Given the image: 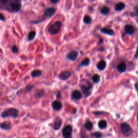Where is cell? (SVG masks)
<instances>
[{"label":"cell","instance_id":"6da1fadb","mask_svg":"<svg viewBox=\"0 0 138 138\" xmlns=\"http://www.w3.org/2000/svg\"><path fill=\"white\" fill-rule=\"evenodd\" d=\"M19 111L18 109L15 108H9V109L5 110L1 113V117L2 118L12 117L16 118L18 115Z\"/></svg>","mask_w":138,"mask_h":138},{"label":"cell","instance_id":"7a4b0ae2","mask_svg":"<svg viewBox=\"0 0 138 138\" xmlns=\"http://www.w3.org/2000/svg\"><path fill=\"white\" fill-rule=\"evenodd\" d=\"M122 132L125 136L129 137L133 133V129L127 123H122L121 125Z\"/></svg>","mask_w":138,"mask_h":138},{"label":"cell","instance_id":"3957f363","mask_svg":"<svg viewBox=\"0 0 138 138\" xmlns=\"http://www.w3.org/2000/svg\"><path fill=\"white\" fill-rule=\"evenodd\" d=\"M62 26V23L61 22L57 21L55 22L52 26L49 28V32L51 35H55L57 34L60 30Z\"/></svg>","mask_w":138,"mask_h":138},{"label":"cell","instance_id":"277c9868","mask_svg":"<svg viewBox=\"0 0 138 138\" xmlns=\"http://www.w3.org/2000/svg\"><path fill=\"white\" fill-rule=\"evenodd\" d=\"M62 133L64 138H71L72 133V126L70 125H67L63 129Z\"/></svg>","mask_w":138,"mask_h":138},{"label":"cell","instance_id":"5b68a950","mask_svg":"<svg viewBox=\"0 0 138 138\" xmlns=\"http://www.w3.org/2000/svg\"><path fill=\"white\" fill-rule=\"evenodd\" d=\"M91 88H92V86L90 85H89L88 86H86V85H83L81 86L82 90L86 96H89V95H90V94H91Z\"/></svg>","mask_w":138,"mask_h":138},{"label":"cell","instance_id":"8992f818","mask_svg":"<svg viewBox=\"0 0 138 138\" xmlns=\"http://www.w3.org/2000/svg\"><path fill=\"white\" fill-rule=\"evenodd\" d=\"M55 12H56V9L54 8H47L44 12V16L47 18H49V17L53 16Z\"/></svg>","mask_w":138,"mask_h":138},{"label":"cell","instance_id":"52a82bcc","mask_svg":"<svg viewBox=\"0 0 138 138\" xmlns=\"http://www.w3.org/2000/svg\"><path fill=\"white\" fill-rule=\"evenodd\" d=\"M71 76V73L69 71H63L61 72V74L59 75V79H61L63 81H65V80H67L68 78Z\"/></svg>","mask_w":138,"mask_h":138},{"label":"cell","instance_id":"ba28073f","mask_svg":"<svg viewBox=\"0 0 138 138\" xmlns=\"http://www.w3.org/2000/svg\"><path fill=\"white\" fill-rule=\"evenodd\" d=\"M78 55V53L76 51H72L70 52V53L67 55V59L70 60V61H74L76 60L77 58Z\"/></svg>","mask_w":138,"mask_h":138},{"label":"cell","instance_id":"9c48e42d","mask_svg":"<svg viewBox=\"0 0 138 138\" xmlns=\"http://www.w3.org/2000/svg\"><path fill=\"white\" fill-rule=\"evenodd\" d=\"M0 128L3 130H8L11 129V124L10 122L5 121L0 124Z\"/></svg>","mask_w":138,"mask_h":138},{"label":"cell","instance_id":"30bf717a","mask_svg":"<svg viewBox=\"0 0 138 138\" xmlns=\"http://www.w3.org/2000/svg\"><path fill=\"white\" fill-rule=\"evenodd\" d=\"M52 106L53 109L56 110V111H60L62 108V104L59 101H55L52 104Z\"/></svg>","mask_w":138,"mask_h":138},{"label":"cell","instance_id":"8fae6325","mask_svg":"<svg viewBox=\"0 0 138 138\" xmlns=\"http://www.w3.org/2000/svg\"><path fill=\"white\" fill-rule=\"evenodd\" d=\"M72 98L74 100H80L82 98V94L78 90H76L72 93Z\"/></svg>","mask_w":138,"mask_h":138},{"label":"cell","instance_id":"7c38bea8","mask_svg":"<svg viewBox=\"0 0 138 138\" xmlns=\"http://www.w3.org/2000/svg\"><path fill=\"white\" fill-rule=\"evenodd\" d=\"M62 120L59 118H57L55 120V121L54 123V128L55 130H58L60 129L61 125H62Z\"/></svg>","mask_w":138,"mask_h":138},{"label":"cell","instance_id":"4fadbf2b","mask_svg":"<svg viewBox=\"0 0 138 138\" xmlns=\"http://www.w3.org/2000/svg\"><path fill=\"white\" fill-rule=\"evenodd\" d=\"M125 30H126L127 33L132 35L134 32L135 29L133 26H131V25H126L125 26Z\"/></svg>","mask_w":138,"mask_h":138},{"label":"cell","instance_id":"5bb4252c","mask_svg":"<svg viewBox=\"0 0 138 138\" xmlns=\"http://www.w3.org/2000/svg\"><path fill=\"white\" fill-rule=\"evenodd\" d=\"M117 69L118 71L121 72H124L126 70V65L125 63H121L119 64L117 66Z\"/></svg>","mask_w":138,"mask_h":138},{"label":"cell","instance_id":"9a60e30c","mask_svg":"<svg viewBox=\"0 0 138 138\" xmlns=\"http://www.w3.org/2000/svg\"><path fill=\"white\" fill-rule=\"evenodd\" d=\"M11 8L13 11H17L21 8V4L19 3H11L10 5Z\"/></svg>","mask_w":138,"mask_h":138},{"label":"cell","instance_id":"2e32d148","mask_svg":"<svg viewBox=\"0 0 138 138\" xmlns=\"http://www.w3.org/2000/svg\"><path fill=\"white\" fill-rule=\"evenodd\" d=\"M42 72L41 70H34L33 71H32L31 73V75L32 77L36 78V77H39L42 75Z\"/></svg>","mask_w":138,"mask_h":138},{"label":"cell","instance_id":"e0dca14e","mask_svg":"<svg viewBox=\"0 0 138 138\" xmlns=\"http://www.w3.org/2000/svg\"><path fill=\"white\" fill-rule=\"evenodd\" d=\"M106 66V63L104 61H101L97 64V67L99 70H103L105 69Z\"/></svg>","mask_w":138,"mask_h":138},{"label":"cell","instance_id":"ac0fdd59","mask_svg":"<svg viewBox=\"0 0 138 138\" xmlns=\"http://www.w3.org/2000/svg\"><path fill=\"white\" fill-rule=\"evenodd\" d=\"M101 32H102V33L108 34L109 35H113L114 34V31L112 30V29H110L109 28H102L101 29Z\"/></svg>","mask_w":138,"mask_h":138},{"label":"cell","instance_id":"d6986e66","mask_svg":"<svg viewBox=\"0 0 138 138\" xmlns=\"http://www.w3.org/2000/svg\"><path fill=\"white\" fill-rule=\"evenodd\" d=\"M125 7V5L124 3L122 2H120V3H118L116 6H115V10L117 11H121L122 10H123L124 9Z\"/></svg>","mask_w":138,"mask_h":138},{"label":"cell","instance_id":"ffe728a7","mask_svg":"<svg viewBox=\"0 0 138 138\" xmlns=\"http://www.w3.org/2000/svg\"><path fill=\"white\" fill-rule=\"evenodd\" d=\"M99 127L101 129H104L107 127V122L105 120H101L98 123Z\"/></svg>","mask_w":138,"mask_h":138},{"label":"cell","instance_id":"44dd1931","mask_svg":"<svg viewBox=\"0 0 138 138\" xmlns=\"http://www.w3.org/2000/svg\"><path fill=\"white\" fill-rule=\"evenodd\" d=\"M90 59L89 58H86L83 61V62L81 63V65H80V66H87L90 64Z\"/></svg>","mask_w":138,"mask_h":138},{"label":"cell","instance_id":"7402d4cb","mask_svg":"<svg viewBox=\"0 0 138 138\" xmlns=\"http://www.w3.org/2000/svg\"><path fill=\"white\" fill-rule=\"evenodd\" d=\"M85 127L88 130H91L93 129V124L91 121H87L85 125Z\"/></svg>","mask_w":138,"mask_h":138},{"label":"cell","instance_id":"603a6c76","mask_svg":"<svg viewBox=\"0 0 138 138\" xmlns=\"http://www.w3.org/2000/svg\"><path fill=\"white\" fill-rule=\"evenodd\" d=\"M44 94V92L43 90H39V91L36 92V93L35 94V96L36 98H41L43 96Z\"/></svg>","mask_w":138,"mask_h":138},{"label":"cell","instance_id":"cb8c5ba5","mask_svg":"<svg viewBox=\"0 0 138 138\" xmlns=\"http://www.w3.org/2000/svg\"><path fill=\"white\" fill-rule=\"evenodd\" d=\"M100 12L103 15H107L110 12V9L107 7H104L102 8Z\"/></svg>","mask_w":138,"mask_h":138},{"label":"cell","instance_id":"d4e9b609","mask_svg":"<svg viewBox=\"0 0 138 138\" xmlns=\"http://www.w3.org/2000/svg\"><path fill=\"white\" fill-rule=\"evenodd\" d=\"M92 22V18L89 16H85L84 18V22L85 24H89Z\"/></svg>","mask_w":138,"mask_h":138},{"label":"cell","instance_id":"484cf974","mask_svg":"<svg viewBox=\"0 0 138 138\" xmlns=\"http://www.w3.org/2000/svg\"><path fill=\"white\" fill-rule=\"evenodd\" d=\"M35 36H36V32L32 31L29 33L28 36V39L29 41H32V40L34 39Z\"/></svg>","mask_w":138,"mask_h":138},{"label":"cell","instance_id":"4316f807","mask_svg":"<svg viewBox=\"0 0 138 138\" xmlns=\"http://www.w3.org/2000/svg\"><path fill=\"white\" fill-rule=\"evenodd\" d=\"M100 76L98 74H94L92 77L93 81L95 83H97L100 81Z\"/></svg>","mask_w":138,"mask_h":138},{"label":"cell","instance_id":"83f0119b","mask_svg":"<svg viewBox=\"0 0 138 138\" xmlns=\"http://www.w3.org/2000/svg\"><path fill=\"white\" fill-rule=\"evenodd\" d=\"M94 136L96 137V138H100L102 137V134L101 133H100L99 132H95L93 134Z\"/></svg>","mask_w":138,"mask_h":138},{"label":"cell","instance_id":"f1b7e54d","mask_svg":"<svg viewBox=\"0 0 138 138\" xmlns=\"http://www.w3.org/2000/svg\"><path fill=\"white\" fill-rule=\"evenodd\" d=\"M18 48H17V47L15 46H14L12 47V52H14V53H17V52H18Z\"/></svg>","mask_w":138,"mask_h":138},{"label":"cell","instance_id":"f546056e","mask_svg":"<svg viewBox=\"0 0 138 138\" xmlns=\"http://www.w3.org/2000/svg\"><path fill=\"white\" fill-rule=\"evenodd\" d=\"M33 87H34L33 85H28V86L26 87V90H27L28 92H29V91H30L31 90H32V89L33 88Z\"/></svg>","mask_w":138,"mask_h":138},{"label":"cell","instance_id":"4dcf8cb0","mask_svg":"<svg viewBox=\"0 0 138 138\" xmlns=\"http://www.w3.org/2000/svg\"><path fill=\"white\" fill-rule=\"evenodd\" d=\"M134 57L135 58H138V48H137V51H136V52H135Z\"/></svg>","mask_w":138,"mask_h":138},{"label":"cell","instance_id":"1f68e13d","mask_svg":"<svg viewBox=\"0 0 138 138\" xmlns=\"http://www.w3.org/2000/svg\"><path fill=\"white\" fill-rule=\"evenodd\" d=\"M59 0H51V1L52 3H54V4H56L57 3H58V2H59Z\"/></svg>","mask_w":138,"mask_h":138},{"label":"cell","instance_id":"d6a6232c","mask_svg":"<svg viewBox=\"0 0 138 138\" xmlns=\"http://www.w3.org/2000/svg\"><path fill=\"white\" fill-rule=\"evenodd\" d=\"M0 19L2 20V21H4V20L5 19L4 16L3 15H2L1 14H0Z\"/></svg>","mask_w":138,"mask_h":138},{"label":"cell","instance_id":"836d02e7","mask_svg":"<svg viewBox=\"0 0 138 138\" xmlns=\"http://www.w3.org/2000/svg\"><path fill=\"white\" fill-rule=\"evenodd\" d=\"M7 1H8V0H0V2L2 3H6Z\"/></svg>","mask_w":138,"mask_h":138},{"label":"cell","instance_id":"e575fe53","mask_svg":"<svg viewBox=\"0 0 138 138\" xmlns=\"http://www.w3.org/2000/svg\"><path fill=\"white\" fill-rule=\"evenodd\" d=\"M135 15H138V7H137V8H135Z\"/></svg>","mask_w":138,"mask_h":138},{"label":"cell","instance_id":"d590c367","mask_svg":"<svg viewBox=\"0 0 138 138\" xmlns=\"http://www.w3.org/2000/svg\"><path fill=\"white\" fill-rule=\"evenodd\" d=\"M14 1H16V2H18V1H19V0H14Z\"/></svg>","mask_w":138,"mask_h":138},{"label":"cell","instance_id":"8d00e7d4","mask_svg":"<svg viewBox=\"0 0 138 138\" xmlns=\"http://www.w3.org/2000/svg\"><path fill=\"white\" fill-rule=\"evenodd\" d=\"M1 92H0V96H1Z\"/></svg>","mask_w":138,"mask_h":138},{"label":"cell","instance_id":"74e56055","mask_svg":"<svg viewBox=\"0 0 138 138\" xmlns=\"http://www.w3.org/2000/svg\"><path fill=\"white\" fill-rule=\"evenodd\" d=\"M137 119H138V117H137Z\"/></svg>","mask_w":138,"mask_h":138},{"label":"cell","instance_id":"f35d334b","mask_svg":"<svg viewBox=\"0 0 138 138\" xmlns=\"http://www.w3.org/2000/svg\"><path fill=\"white\" fill-rule=\"evenodd\" d=\"M137 74H138V71L137 72Z\"/></svg>","mask_w":138,"mask_h":138}]
</instances>
